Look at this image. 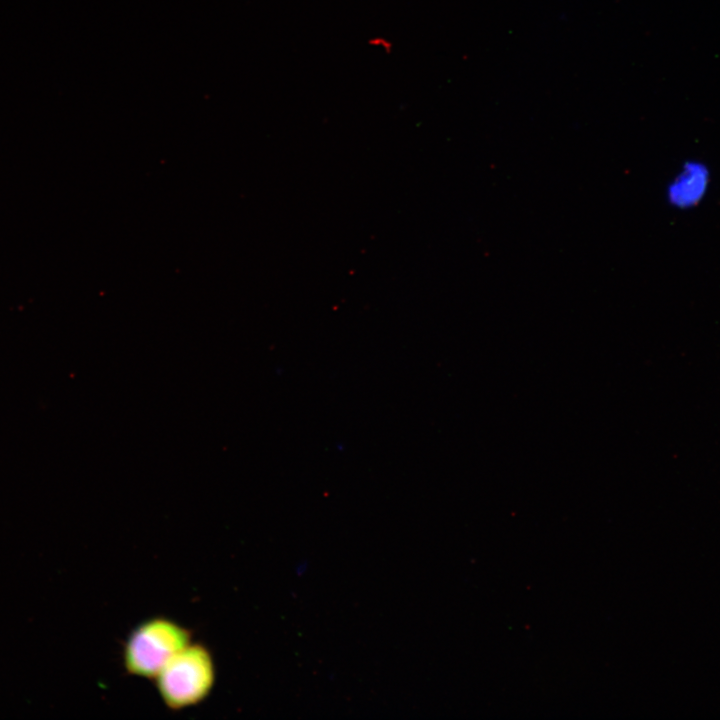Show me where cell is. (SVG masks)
Returning a JSON list of instances; mask_svg holds the SVG:
<instances>
[{"mask_svg": "<svg viewBox=\"0 0 720 720\" xmlns=\"http://www.w3.org/2000/svg\"><path fill=\"white\" fill-rule=\"evenodd\" d=\"M308 570V562L306 560H302L296 565V574L298 576L304 575Z\"/></svg>", "mask_w": 720, "mask_h": 720, "instance_id": "cell-3", "label": "cell"}, {"mask_svg": "<svg viewBox=\"0 0 720 720\" xmlns=\"http://www.w3.org/2000/svg\"><path fill=\"white\" fill-rule=\"evenodd\" d=\"M192 642L191 631L175 620L155 616L145 619L129 633L122 651L125 671L154 679L165 664Z\"/></svg>", "mask_w": 720, "mask_h": 720, "instance_id": "cell-2", "label": "cell"}, {"mask_svg": "<svg viewBox=\"0 0 720 720\" xmlns=\"http://www.w3.org/2000/svg\"><path fill=\"white\" fill-rule=\"evenodd\" d=\"M153 680L168 709L179 711L198 705L214 688V657L204 644L191 642L173 656Z\"/></svg>", "mask_w": 720, "mask_h": 720, "instance_id": "cell-1", "label": "cell"}]
</instances>
